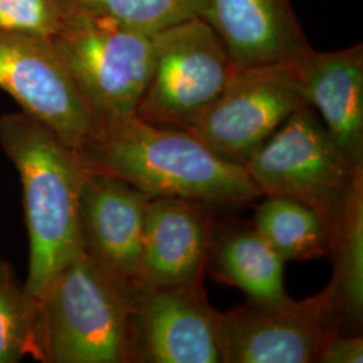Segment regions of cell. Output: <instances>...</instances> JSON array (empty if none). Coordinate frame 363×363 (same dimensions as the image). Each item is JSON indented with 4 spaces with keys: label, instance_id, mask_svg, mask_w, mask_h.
Instances as JSON below:
<instances>
[{
    "label": "cell",
    "instance_id": "ac0fdd59",
    "mask_svg": "<svg viewBox=\"0 0 363 363\" xmlns=\"http://www.w3.org/2000/svg\"><path fill=\"white\" fill-rule=\"evenodd\" d=\"M61 4L120 26L154 35L190 18L199 16L203 0H60Z\"/></svg>",
    "mask_w": 363,
    "mask_h": 363
},
{
    "label": "cell",
    "instance_id": "8992f818",
    "mask_svg": "<svg viewBox=\"0 0 363 363\" xmlns=\"http://www.w3.org/2000/svg\"><path fill=\"white\" fill-rule=\"evenodd\" d=\"M152 37L155 66L136 116L187 130L225 89L235 65L217 33L199 16Z\"/></svg>",
    "mask_w": 363,
    "mask_h": 363
},
{
    "label": "cell",
    "instance_id": "ba28073f",
    "mask_svg": "<svg viewBox=\"0 0 363 363\" xmlns=\"http://www.w3.org/2000/svg\"><path fill=\"white\" fill-rule=\"evenodd\" d=\"M340 333L349 330L325 291L276 306L247 301L223 313V363H319Z\"/></svg>",
    "mask_w": 363,
    "mask_h": 363
},
{
    "label": "cell",
    "instance_id": "9a60e30c",
    "mask_svg": "<svg viewBox=\"0 0 363 363\" xmlns=\"http://www.w3.org/2000/svg\"><path fill=\"white\" fill-rule=\"evenodd\" d=\"M206 271L226 286H235L249 301L276 306L291 298L284 286V261L249 225L216 223Z\"/></svg>",
    "mask_w": 363,
    "mask_h": 363
},
{
    "label": "cell",
    "instance_id": "4fadbf2b",
    "mask_svg": "<svg viewBox=\"0 0 363 363\" xmlns=\"http://www.w3.org/2000/svg\"><path fill=\"white\" fill-rule=\"evenodd\" d=\"M199 18L238 67L294 62L311 48L291 0H203Z\"/></svg>",
    "mask_w": 363,
    "mask_h": 363
},
{
    "label": "cell",
    "instance_id": "30bf717a",
    "mask_svg": "<svg viewBox=\"0 0 363 363\" xmlns=\"http://www.w3.org/2000/svg\"><path fill=\"white\" fill-rule=\"evenodd\" d=\"M222 319L201 286L135 288L132 363H223Z\"/></svg>",
    "mask_w": 363,
    "mask_h": 363
},
{
    "label": "cell",
    "instance_id": "44dd1931",
    "mask_svg": "<svg viewBox=\"0 0 363 363\" xmlns=\"http://www.w3.org/2000/svg\"><path fill=\"white\" fill-rule=\"evenodd\" d=\"M363 339L361 334L340 333L331 337L322 351L319 363H362Z\"/></svg>",
    "mask_w": 363,
    "mask_h": 363
},
{
    "label": "cell",
    "instance_id": "8fae6325",
    "mask_svg": "<svg viewBox=\"0 0 363 363\" xmlns=\"http://www.w3.org/2000/svg\"><path fill=\"white\" fill-rule=\"evenodd\" d=\"M216 208L203 202L160 196L148 202L138 286H201L216 228Z\"/></svg>",
    "mask_w": 363,
    "mask_h": 363
},
{
    "label": "cell",
    "instance_id": "d6986e66",
    "mask_svg": "<svg viewBox=\"0 0 363 363\" xmlns=\"http://www.w3.org/2000/svg\"><path fill=\"white\" fill-rule=\"evenodd\" d=\"M38 301L22 283L13 264L0 259V363L31 357Z\"/></svg>",
    "mask_w": 363,
    "mask_h": 363
},
{
    "label": "cell",
    "instance_id": "2e32d148",
    "mask_svg": "<svg viewBox=\"0 0 363 363\" xmlns=\"http://www.w3.org/2000/svg\"><path fill=\"white\" fill-rule=\"evenodd\" d=\"M330 256L334 274L325 294L349 333L358 334L363 318V179L333 229Z\"/></svg>",
    "mask_w": 363,
    "mask_h": 363
},
{
    "label": "cell",
    "instance_id": "7c38bea8",
    "mask_svg": "<svg viewBox=\"0 0 363 363\" xmlns=\"http://www.w3.org/2000/svg\"><path fill=\"white\" fill-rule=\"evenodd\" d=\"M151 199L127 182L85 169L79 198L82 250L130 284L138 283L145 210Z\"/></svg>",
    "mask_w": 363,
    "mask_h": 363
},
{
    "label": "cell",
    "instance_id": "277c9868",
    "mask_svg": "<svg viewBox=\"0 0 363 363\" xmlns=\"http://www.w3.org/2000/svg\"><path fill=\"white\" fill-rule=\"evenodd\" d=\"M50 40L100 128L136 116L155 66L152 35L65 9Z\"/></svg>",
    "mask_w": 363,
    "mask_h": 363
},
{
    "label": "cell",
    "instance_id": "3957f363",
    "mask_svg": "<svg viewBox=\"0 0 363 363\" xmlns=\"http://www.w3.org/2000/svg\"><path fill=\"white\" fill-rule=\"evenodd\" d=\"M135 288L81 249L37 298L30 358L42 363H132Z\"/></svg>",
    "mask_w": 363,
    "mask_h": 363
},
{
    "label": "cell",
    "instance_id": "5b68a950",
    "mask_svg": "<svg viewBox=\"0 0 363 363\" xmlns=\"http://www.w3.org/2000/svg\"><path fill=\"white\" fill-rule=\"evenodd\" d=\"M262 196H281L316 211L333 233L363 167L351 163L311 105L288 117L244 166Z\"/></svg>",
    "mask_w": 363,
    "mask_h": 363
},
{
    "label": "cell",
    "instance_id": "7a4b0ae2",
    "mask_svg": "<svg viewBox=\"0 0 363 363\" xmlns=\"http://www.w3.org/2000/svg\"><path fill=\"white\" fill-rule=\"evenodd\" d=\"M0 148L22 183L30 245L25 284L38 298L82 249L79 198L86 169L77 151L22 111L0 116Z\"/></svg>",
    "mask_w": 363,
    "mask_h": 363
},
{
    "label": "cell",
    "instance_id": "ffe728a7",
    "mask_svg": "<svg viewBox=\"0 0 363 363\" xmlns=\"http://www.w3.org/2000/svg\"><path fill=\"white\" fill-rule=\"evenodd\" d=\"M64 18L60 0H0V31L52 38Z\"/></svg>",
    "mask_w": 363,
    "mask_h": 363
},
{
    "label": "cell",
    "instance_id": "9c48e42d",
    "mask_svg": "<svg viewBox=\"0 0 363 363\" xmlns=\"http://www.w3.org/2000/svg\"><path fill=\"white\" fill-rule=\"evenodd\" d=\"M0 89L77 152L100 133L50 38L0 31Z\"/></svg>",
    "mask_w": 363,
    "mask_h": 363
},
{
    "label": "cell",
    "instance_id": "52a82bcc",
    "mask_svg": "<svg viewBox=\"0 0 363 363\" xmlns=\"http://www.w3.org/2000/svg\"><path fill=\"white\" fill-rule=\"evenodd\" d=\"M307 103L291 62L235 66L220 96L187 130L220 159L238 166Z\"/></svg>",
    "mask_w": 363,
    "mask_h": 363
},
{
    "label": "cell",
    "instance_id": "5bb4252c",
    "mask_svg": "<svg viewBox=\"0 0 363 363\" xmlns=\"http://www.w3.org/2000/svg\"><path fill=\"white\" fill-rule=\"evenodd\" d=\"M307 103L337 148L363 167V46L337 52L310 48L294 62Z\"/></svg>",
    "mask_w": 363,
    "mask_h": 363
},
{
    "label": "cell",
    "instance_id": "6da1fadb",
    "mask_svg": "<svg viewBox=\"0 0 363 363\" xmlns=\"http://www.w3.org/2000/svg\"><path fill=\"white\" fill-rule=\"evenodd\" d=\"M78 154L86 169L127 182L151 198H186L230 208L262 196L244 166L220 159L187 130L138 116L105 125Z\"/></svg>",
    "mask_w": 363,
    "mask_h": 363
},
{
    "label": "cell",
    "instance_id": "e0dca14e",
    "mask_svg": "<svg viewBox=\"0 0 363 363\" xmlns=\"http://www.w3.org/2000/svg\"><path fill=\"white\" fill-rule=\"evenodd\" d=\"M255 229L283 261L330 255L331 233L311 208L281 196H267L256 210Z\"/></svg>",
    "mask_w": 363,
    "mask_h": 363
}]
</instances>
